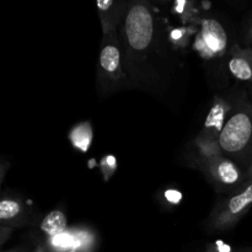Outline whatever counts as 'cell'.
I'll use <instances>...</instances> for the list:
<instances>
[{"label": "cell", "instance_id": "obj_16", "mask_svg": "<svg viewBox=\"0 0 252 252\" xmlns=\"http://www.w3.org/2000/svg\"><path fill=\"white\" fill-rule=\"evenodd\" d=\"M14 229L10 228H4V226H0V250H1L2 246L5 245L7 240L11 238V235L14 234Z\"/></svg>", "mask_w": 252, "mask_h": 252}, {"label": "cell", "instance_id": "obj_11", "mask_svg": "<svg viewBox=\"0 0 252 252\" xmlns=\"http://www.w3.org/2000/svg\"><path fill=\"white\" fill-rule=\"evenodd\" d=\"M68 219L65 213L62 209L57 208L48 212L37 223V238L41 241H46L48 239L54 238L59 234L68 230Z\"/></svg>", "mask_w": 252, "mask_h": 252}, {"label": "cell", "instance_id": "obj_2", "mask_svg": "<svg viewBox=\"0 0 252 252\" xmlns=\"http://www.w3.org/2000/svg\"><path fill=\"white\" fill-rule=\"evenodd\" d=\"M218 147L225 157L245 169L252 162V102L246 86L226 117L218 137Z\"/></svg>", "mask_w": 252, "mask_h": 252}, {"label": "cell", "instance_id": "obj_21", "mask_svg": "<svg viewBox=\"0 0 252 252\" xmlns=\"http://www.w3.org/2000/svg\"><path fill=\"white\" fill-rule=\"evenodd\" d=\"M243 252H252V248H243Z\"/></svg>", "mask_w": 252, "mask_h": 252}, {"label": "cell", "instance_id": "obj_12", "mask_svg": "<svg viewBox=\"0 0 252 252\" xmlns=\"http://www.w3.org/2000/svg\"><path fill=\"white\" fill-rule=\"evenodd\" d=\"M102 33L120 29L123 12V0H96Z\"/></svg>", "mask_w": 252, "mask_h": 252}, {"label": "cell", "instance_id": "obj_1", "mask_svg": "<svg viewBox=\"0 0 252 252\" xmlns=\"http://www.w3.org/2000/svg\"><path fill=\"white\" fill-rule=\"evenodd\" d=\"M120 33L133 88L166 102L176 86L180 62L150 0H123Z\"/></svg>", "mask_w": 252, "mask_h": 252}, {"label": "cell", "instance_id": "obj_17", "mask_svg": "<svg viewBox=\"0 0 252 252\" xmlns=\"http://www.w3.org/2000/svg\"><path fill=\"white\" fill-rule=\"evenodd\" d=\"M246 176H248V181H252V162L246 169Z\"/></svg>", "mask_w": 252, "mask_h": 252}, {"label": "cell", "instance_id": "obj_13", "mask_svg": "<svg viewBox=\"0 0 252 252\" xmlns=\"http://www.w3.org/2000/svg\"><path fill=\"white\" fill-rule=\"evenodd\" d=\"M241 41L244 46L252 48V12L246 17L241 27Z\"/></svg>", "mask_w": 252, "mask_h": 252}, {"label": "cell", "instance_id": "obj_15", "mask_svg": "<svg viewBox=\"0 0 252 252\" xmlns=\"http://www.w3.org/2000/svg\"><path fill=\"white\" fill-rule=\"evenodd\" d=\"M10 166H11V164H10L9 160L0 158V189H1L2 184H4V180L6 177L7 171L10 170Z\"/></svg>", "mask_w": 252, "mask_h": 252}, {"label": "cell", "instance_id": "obj_20", "mask_svg": "<svg viewBox=\"0 0 252 252\" xmlns=\"http://www.w3.org/2000/svg\"><path fill=\"white\" fill-rule=\"evenodd\" d=\"M246 89H248L249 97H250V100H251V102H252V86H249V88H246Z\"/></svg>", "mask_w": 252, "mask_h": 252}, {"label": "cell", "instance_id": "obj_4", "mask_svg": "<svg viewBox=\"0 0 252 252\" xmlns=\"http://www.w3.org/2000/svg\"><path fill=\"white\" fill-rule=\"evenodd\" d=\"M236 42L239 41L231 38L228 27L223 22L208 17L204 19L199 26L193 48L204 62L206 68L216 71V75L220 73V75L226 79L225 61Z\"/></svg>", "mask_w": 252, "mask_h": 252}, {"label": "cell", "instance_id": "obj_19", "mask_svg": "<svg viewBox=\"0 0 252 252\" xmlns=\"http://www.w3.org/2000/svg\"><path fill=\"white\" fill-rule=\"evenodd\" d=\"M153 4H160V5H165L169 0H150Z\"/></svg>", "mask_w": 252, "mask_h": 252}, {"label": "cell", "instance_id": "obj_3", "mask_svg": "<svg viewBox=\"0 0 252 252\" xmlns=\"http://www.w3.org/2000/svg\"><path fill=\"white\" fill-rule=\"evenodd\" d=\"M133 88L126 66L120 29L102 33L96 63V91L101 100Z\"/></svg>", "mask_w": 252, "mask_h": 252}, {"label": "cell", "instance_id": "obj_8", "mask_svg": "<svg viewBox=\"0 0 252 252\" xmlns=\"http://www.w3.org/2000/svg\"><path fill=\"white\" fill-rule=\"evenodd\" d=\"M43 244L48 252H96L98 235L91 226L75 225Z\"/></svg>", "mask_w": 252, "mask_h": 252}, {"label": "cell", "instance_id": "obj_7", "mask_svg": "<svg viewBox=\"0 0 252 252\" xmlns=\"http://www.w3.org/2000/svg\"><path fill=\"white\" fill-rule=\"evenodd\" d=\"M243 88V85L236 86V88L228 89V90L214 96L213 102H212L211 108L207 113L203 126H202L201 130L197 133L196 138L218 143V137L223 129L226 117L235 105Z\"/></svg>", "mask_w": 252, "mask_h": 252}, {"label": "cell", "instance_id": "obj_22", "mask_svg": "<svg viewBox=\"0 0 252 252\" xmlns=\"http://www.w3.org/2000/svg\"><path fill=\"white\" fill-rule=\"evenodd\" d=\"M47 252H48V251H47Z\"/></svg>", "mask_w": 252, "mask_h": 252}, {"label": "cell", "instance_id": "obj_18", "mask_svg": "<svg viewBox=\"0 0 252 252\" xmlns=\"http://www.w3.org/2000/svg\"><path fill=\"white\" fill-rule=\"evenodd\" d=\"M30 248H16V249H12V250H7L4 252H29Z\"/></svg>", "mask_w": 252, "mask_h": 252}, {"label": "cell", "instance_id": "obj_14", "mask_svg": "<svg viewBox=\"0 0 252 252\" xmlns=\"http://www.w3.org/2000/svg\"><path fill=\"white\" fill-rule=\"evenodd\" d=\"M206 252H243V249L233 248L224 241H216L207 245Z\"/></svg>", "mask_w": 252, "mask_h": 252}, {"label": "cell", "instance_id": "obj_9", "mask_svg": "<svg viewBox=\"0 0 252 252\" xmlns=\"http://www.w3.org/2000/svg\"><path fill=\"white\" fill-rule=\"evenodd\" d=\"M39 220L33 207L17 194L0 196V226L10 229L36 225Z\"/></svg>", "mask_w": 252, "mask_h": 252}, {"label": "cell", "instance_id": "obj_10", "mask_svg": "<svg viewBox=\"0 0 252 252\" xmlns=\"http://www.w3.org/2000/svg\"><path fill=\"white\" fill-rule=\"evenodd\" d=\"M225 74L240 85L252 86V48L236 42L225 61Z\"/></svg>", "mask_w": 252, "mask_h": 252}, {"label": "cell", "instance_id": "obj_6", "mask_svg": "<svg viewBox=\"0 0 252 252\" xmlns=\"http://www.w3.org/2000/svg\"><path fill=\"white\" fill-rule=\"evenodd\" d=\"M252 208V181L241 189L224 194L214 203L204 226L209 233H224L235 228L236 224Z\"/></svg>", "mask_w": 252, "mask_h": 252}, {"label": "cell", "instance_id": "obj_5", "mask_svg": "<svg viewBox=\"0 0 252 252\" xmlns=\"http://www.w3.org/2000/svg\"><path fill=\"white\" fill-rule=\"evenodd\" d=\"M186 160L189 166L198 170L206 177L219 194L231 193L249 182L245 167L221 152L187 157Z\"/></svg>", "mask_w": 252, "mask_h": 252}]
</instances>
